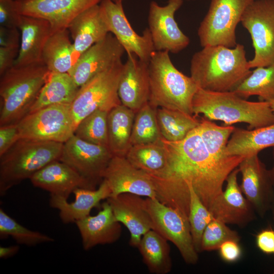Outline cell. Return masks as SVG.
<instances>
[{
  "mask_svg": "<svg viewBox=\"0 0 274 274\" xmlns=\"http://www.w3.org/2000/svg\"><path fill=\"white\" fill-rule=\"evenodd\" d=\"M79 88L69 74L50 72L29 113L49 106L71 105Z\"/></svg>",
  "mask_w": 274,
  "mask_h": 274,
  "instance_id": "obj_29",
  "label": "cell"
},
{
  "mask_svg": "<svg viewBox=\"0 0 274 274\" xmlns=\"http://www.w3.org/2000/svg\"><path fill=\"white\" fill-rule=\"evenodd\" d=\"M135 113L121 104L109 113L108 148L113 156L125 157L131 147L130 139Z\"/></svg>",
  "mask_w": 274,
  "mask_h": 274,
  "instance_id": "obj_28",
  "label": "cell"
},
{
  "mask_svg": "<svg viewBox=\"0 0 274 274\" xmlns=\"http://www.w3.org/2000/svg\"><path fill=\"white\" fill-rule=\"evenodd\" d=\"M190 77L199 88L215 91H233L251 73L244 46L202 47L190 62Z\"/></svg>",
  "mask_w": 274,
  "mask_h": 274,
  "instance_id": "obj_2",
  "label": "cell"
},
{
  "mask_svg": "<svg viewBox=\"0 0 274 274\" xmlns=\"http://www.w3.org/2000/svg\"><path fill=\"white\" fill-rule=\"evenodd\" d=\"M20 138L64 143L74 133L71 105L46 107L29 113L18 123Z\"/></svg>",
  "mask_w": 274,
  "mask_h": 274,
  "instance_id": "obj_10",
  "label": "cell"
},
{
  "mask_svg": "<svg viewBox=\"0 0 274 274\" xmlns=\"http://www.w3.org/2000/svg\"><path fill=\"white\" fill-rule=\"evenodd\" d=\"M102 178L111 190L110 197L128 193L157 198V193L149 175L134 166L125 157L113 156Z\"/></svg>",
  "mask_w": 274,
  "mask_h": 274,
  "instance_id": "obj_18",
  "label": "cell"
},
{
  "mask_svg": "<svg viewBox=\"0 0 274 274\" xmlns=\"http://www.w3.org/2000/svg\"><path fill=\"white\" fill-rule=\"evenodd\" d=\"M63 143L19 139L0 156V195L30 178L49 163L60 160Z\"/></svg>",
  "mask_w": 274,
  "mask_h": 274,
  "instance_id": "obj_6",
  "label": "cell"
},
{
  "mask_svg": "<svg viewBox=\"0 0 274 274\" xmlns=\"http://www.w3.org/2000/svg\"><path fill=\"white\" fill-rule=\"evenodd\" d=\"M114 216L129 231V245L138 248L142 236L153 229V224L147 211L146 200L141 196L124 193L107 199Z\"/></svg>",
  "mask_w": 274,
  "mask_h": 274,
  "instance_id": "obj_20",
  "label": "cell"
},
{
  "mask_svg": "<svg viewBox=\"0 0 274 274\" xmlns=\"http://www.w3.org/2000/svg\"><path fill=\"white\" fill-rule=\"evenodd\" d=\"M188 189L190 202L188 219L193 244L199 253L202 252L201 244L203 233L208 224L214 218L192 187L189 186Z\"/></svg>",
  "mask_w": 274,
  "mask_h": 274,
  "instance_id": "obj_39",
  "label": "cell"
},
{
  "mask_svg": "<svg viewBox=\"0 0 274 274\" xmlns=\"http://www.w3.org/2000/svg\"><path fill=\"white\" fill-rule=\"evenodd\" d=\"M162 139L154 143L132 146L125 157L134 166L148 175L158 173L165 166L167 160Z\"/></svg>",
  "mask_w": 274,
  "mask_h": 274,
  "instance_id": "obj_33",
  "label": "cell"
},
{
  "mask_svg": "<svg viewBox=\"0 0 274 274\" xmlns=\"http://www.w3.org/2000/svg\"><path fill=\"white\" fill-rule=\"evenodd\" d=\"M18 28L21 33L20 43L13 66L43 63V50L52 33L49 23L41 18L22 15Z\"/></svg>",
  "mask_w": 274,
  "mask_h": 274,
  "instance_id": "obj_25",
  "label": "cell"
},
{
  "mask_svg": "<svg viewBox=\"0 0 274 274\" xmlns=\"http://www.w3.org/2000/svg\"><path fill=\"white\" fill-rule=\"evenodd\" d=\"M19 139L20 138L17 124L0 126V156Z\"/></svg>",
  "mask_w": 274,
  "mask_h": 274,
  "instance_id": "obj_42",
  "label": "cell"
},
{
  "mask_svg": "<svg viewBox=\"0 0 274 274\" xmlns=\"http://www.w3.org/2000/svg\"><path fill=\"white\" fill-rule=\"evenodd\" d=\"M19 250V246L18 245L10 246L8 247H0V257L1 258H8L14 256L17 254Z\"/></svg>",
  "mask_w": 274,
  "mask_h": 274,
  "instance_id": "obj_47",
  "label": "cell"
},
{
  "mask_svg": "<svg viewBox=\"0 0 274 274\" xmlns=\"http://www.w3.org/2000/svg\"><path fill=\"white\" fill-rule=\"evenodd\" d=\"M242 175L241 189L256 214L263 218L271 210L274 190L270 170L254 154L245 157L238 166Z\"/></svg>",
  "mask_w": 274,
  "mask_h": 274,
  "instance_id": "obj_15",
  "label": "cell"
},
{
  "mask_svg": "<svg viewBox=\"0 0 274 274\" xmlns=\"http://www.w3.org/2000/svg\"><path fill=\"white\" fill-rule=\"evenodd\" d=\"M50 73L40 63L13 66L1 76L0 126L17 124L29 113Z\"/></svg>",
  "mask_w": 274,
  "mask_h": 274,
  "instance_id": "obj_5",
  "label": "cell"
},
{
  "mask_svg": "<svg viewBox=\"0 0 274 274\" xmlns=\"http://www.w3.org/2000/svg\"><path fill=\"white\" fill-rule=\"evenodd\" d=\"M145 200L153 230L173 243L187 264H196L198 253L193 244L188 216L156 198L147 197Z\"/></svg>",
  "mask_w": 274,
  "mask_h": 274,
  "instance_id": "obj_11",
  "label": "cell"
},
{
  "mask_svg": "<svg viewBox=\"0 0 274 274\" xmlns=\"http://www.w3.org/2000/svg\"><path fill=\"white\" fill-rule=\"evenodd\" d=\"M254 0H211L197 34L202 47H234L235 30L246 8Z\"/></svg>",
  "mask_w": 274,
  "mask_h": 274,
  "instance_id": "obj_8",
  "label": "cell"
},
{
  "mask_svg": "<svg viewBox=\"0 0 274 274\" xmlns=\"http://www.w3.org/2000/svg\"><path fill=\"white\" fill-rule=\"evenodd\" d=\"M80 232L83 248L89 250L100 245L117 242L122 232L121 223L116 220L107 201L97 214L89 215L75 223Z\"/></svg>",
  "mask_w": 274,
  "mask_h": 274,
  "instance_id": "obj_23",
  "label": "cell"
},
{
  "mask_svg": "<svg viewBox=\"0 0 274 274\" xmlns=\"http://www.w3.org/2000/svg\"><path fill=\"white\" fill-rule=\"evenodd\" d=\"M19 47L0 46V75L14 66Z\"/></svg>",
  "mask_w": 274,
  "mask_h": 274,
  "instance_id": "obj_45",
  "label": "cell"
},
{
  "mask_svg": "<svg viewBox=\"0 0 274 274\" xmlns=\"http://www.w3.org/2000/svg\"><path fill=\"white\" fill-rule=\"evenodd\" d=\"M258 249L266 254H274V230L267 228L260 231L256 237Z\"/></svg>",
  "mask_w": 274,
  "mask_h": 274,
  "instance_id": "obj_44",
  "label": "cell"
},
{
  "mask_svg": "<svg viewBox=\"0 0 274 274\" xmlns=\"http://www.w3.org/2000/svg\"><path fill=\"white\" fill-rule=\"evenodd\" d=\"M193 113L210 120H219L224 125L238 122L253 129L274 123V112L269 102L250 101L234 91L215 92L197 89L192 100Z\"/></svg>",
  "mask_w": 274,
  "mask_h": 274,
  "instance_id": "obj_3",
  "label": "cell"
},
{
  "mask_svg": "<svg viewBox=\"0 0 274 274\" xmlns=\"http://www.w3.org/2000/svg\"><path fill=\"white\" fill-rule=\"evenodd\" d=\"M99 6L109 32L115 36L127 54H134L141 60L149 62L155 50L148 28L142 35L138 34L126 16L122 3L102 0Z\"/></svg>",
  "mask_w": 274,
  "mask_h": 274,
  "instance_id": "obj_14",
  "label": "cell"
},
{
  "mask_svg": "<svg viewBox=\"0 0 274 274\" xmlns=\"http://www.w3.org/2000/svg\"><path fill=\"white\" fill-rule=\"evenodd\" d=\"M124 52L117 39L109 32L78 57L69 74L80 87L96 75L121 61Z\"/></svg>",
  "mask_w": 274,
  "mask_h": 274,
  "instance_id": "obj_17",
  "label": "cell"
},
{
  "mask_svg": "<svg viewBox=\"0 0 274 274\" xmlns=\"http://www.w3.org/2000/svg\"><path fill=\"white\" fill-rule=\"evenodd\" d=\"M241 22L250 34L254 49L249 67L274 64V0H254L245 9Z\"/></svg>",
  "mask_w": 274,
  "mask_h": 274,
  "instance_id": "obj_9",
  "label": "cell"
},
{
  "mask_svg": "<svg viewBox=\"0 0 274 274\" xmlns=\"http://www.w3.org/2000/svg\"><path fill=\"white\" fill-rule=\"evenodd\" d=\"M156 110L148 102L135 113L130 139L131 146L154 143L161 140Z\"/></svg>",
  "mask_w": 274,
  "mask_h": 274,
  "instance_id": "obj_36",
  "label": "cell"
},
{
  "mask_svg": "<svg viewBox=\"0 0 274 274\" xmlns=\"http://www.w3.org/2000/svg\"><path fill=\"white\" fill-rule=\"evenodd\" d=\"M274 147V123L253 129L234 128L227 145L228 156L244 157Z\"/></svg>",
  "mask_w": 274,
  "mask_h": 274,
  "instance_id": "obj_27",
  "label": "cell"
},
{
  "mask_svg": "<svg viewBox=\"0 0 274 274\" xmlns=\"http://www.w3.org/2000/svg\"><path fill=\"white\" fill-rule=\"evenodd\" d=\"M156 117L162 137L169 142L183 140L200 123L193 115L164 108H157Z\"/></svg>",
  "mask_w": 274,
  "mask_h": 274,
  "instance_id": "obj_32",
  "label": "cell"
},
{
  "mask_svg": "<svg viewBox=\"0 0 274 274\" xmlns=\"http://www.w3.org/2000/svg\"><path fill=\"white\" fill-rule=\"evenodd\" d=\"M241 237L224 222L214 218L206 227L202 236L201 251L218 250L225 242L233 240L239 242Z\"/></svg>",
  "mask_w": 274,
  "mask_h": 274,
  "instance_id": "obj_40",
  "label": "cell"
},
{
  "mask_svg": "<svg viewBox=\"0 0 274 274\" xmlns=\"http://www.w3.org/2000/svg\"><path fill=\"white\" fill-rule=\"evenodd\" d=\"M18 28L0 26V46L19 47L21 35Z\"/></svg>",
  "mask_w": 274,
  "mask_h": 274,
  "instance_id": "obj_46",
  "label": "cell"
},
{
  "mask_svg": "<svg viewBox=\"0 0 274 274\" xmlns=\"http://www.w3.org/2000/svg\"><path fill=\"white\" fill-rule=\"evenodd\" d=\"M273 273H274V272H273Z\"/></svg>",
  "mask_w": 274,
  "mask_h": 274,
  "instance_id": "obj_51",
  "label": "cell"
},
{
  "mask_svg": "<svg viewBox=\"0 0 274 274\" xmlns=\"http://www.w3.org/2000/svg\"><path fill=\"white\" fill-rule=\"evenodd\" d=\"M149 272L166 274L172 267L170 247L168 241L151 229L142 237L138 248Z\"/></svg>",
  "mask_w": 274,
  "mask_h": 274,
  "instance_id": "obj_31",
  "label": "cell"
},
{
  "mask_svg": "<svg viewBox=\"0 0 274 274\" xmlns=\"http://www.w3.org/2000/svg\"><path fill=\"white\" fill-rule=\"evenodd\" d=\"M12 237L18 244L33 246L54 241L51 237L41 232L30 230L21 225L0 209V238Z\"/></svg>",
  "mask_w": 274,
  "mask_h": 274,
  "instance_id": "obj_38",
  "label": "cell"
},
{
  "mask_svg": "<svg viewBox=\"0 0 274 274\" xmlns=\"http://www.w3.org/2000/svg\"><path fill=\"white\" fill-rule=\"evenodd\" d=\"M272 157H273V166H272V168L270 169V173L271 181H272L273 190H274V147H273V149H272ZM271 210H272V216H273V219L274 220V200H273V202Z\"/></svg>",
  "mask_w": 274,
  "mask_h": 274,
  "instance_id": "obj_48",
  "label": "cell"
},
{
  "mask_svg": "<svg viewBox=\"0 0 274 274\" xmlns=\"http://www.w3.org/2000/svg\"><path fill=\"white\" fill-rule=\"evenodd\" d=\"M69 34L67 29L54 32L44 46L42 60L50 72L69 74L76 61Z\"/></svg>",
  "mask_w": 274,
  "mask_h": 274,
  "instance_id": "obj_30",
  "label": "cell"
},
{
  "mask_svg": "<svg viewBox=\"0 0 274 274\" xmlns=\"http://www.w3.org/2000/svg\"><path fill=\"white\" fill-rule=\"evenodd\" d=\"M108 112L97 110L76 126L74 135L91 144L108 147Z\"/></svg>",
  "mask_w": 274,
  "mask_h": 274,
  "instance_id": "obj_37",
  "label": "cell"
},
{
  "mask_svg": "<svg viewBox=\"0 0 274 274\" xmlns=\"http://www.w3.org/2000/svg\"><path fill=\"white\" fill-rule=\"evenodd\" d=\"M124 63L122 60L99 73L79 88L71 105L75 128L85 117L97 110L109 112L122 104L118 90Z\"/></svg>",
  "mask_w": 274,
  "mask_h": 274,
  "instance_id": "obj_7",
  "label": "cell"
},
{
  "mask_svg": "<svg viewBox=\"0 0 274 274\" xmlns=\"http://www.w3.org/2000/svg\"><path fill=\"white\" fill-rule=\"evenodd\" d=\"M112 1L115 3H122L123 1L124 0H112Z\"/></svg>",
  "mask_w": 274,
  "mask_h": 274,
  "instance_id": "obj_50",
  "label": "cell"
},
{
  "mask_svg": "<svg viewBox=\"0 0 274 274\" xmlns=\"http://www.w3.org/2000/svg\"><path fill=\"white\" fill-rule=\"evenodd\" d=\"M73 194L75 200L71 202L65 198L50 195V206L59 211L60 219L64 224L75 223L90 215L93 208L111 196V192L106 181L102 180L95 189L78 188Z\"/></svg>",
  "mask_w": 274,
  "mask_h": 274,
  "instance_id": "obj_24",
  "label": "cell"
},
{
  "mask_svg": "<svg viewBox=\"0 0 274 274\" xmlns=\"http://www.w3.org/2000/svg\"><path fill=\"white\" fill-rule=\"evenodd\" d=\"M67 29L73 40L76 59L82 53L104 39L109 33L99 4L80 14L71 22Z\"/></svg>",
  "mask_w": 274,
  "mask_h": 274,
  "instance_id": "obj_26",
  "label": "cell"
},
{
  "mask_svg": "<svg viewBox=\"0 0 274 274\" xmlns=\"http://www.w3.org/2000/svg\"><path fill=\"white\" fill-rule=\"evenodd\" d=\"M233 91L244 99L257 95L260 101L273 100L274 64L256 67Z\"/></svg>",
  "mask_w": 274,
  "mask_h": 274,
  "instance_id": "obj_34",
  "label": "cell"
},
{
  "mask_svg": "<svg viewBox=\"0 0 274 274\" xmlns=\"http://www.w3.org/2000/svg\"><path fill=\"white\" fill-rule=\"evenodd\" d=\"M269 105L272 110V111L274 112V99L269 102Z\"/></svg>",
  "mask_w": 274,
  "mask_h": 274,
  "instance_id": "obj_49",
  "label": "cell"
},
{
  "mask_svg": "<svg viewBox=\"0 0 274 274\" xmlns=\"http://www.w3.org/2000/svg\"><path fill=\"white\" fill-rule=\"evenodd\" d=\"M29 180L34 187L49 192L50 195L66 199L77 188L96 189L72 167L60 160L49 163Z\"/></svg>",
  "mask_w": 274,
  "mask_h": 274,
  "instance_id": "obj_22",
  "label": "cell"
},
{
  "mask_svg": "<svg viewBox=\"0 0 274 274\" xmlns=\"http://www.w3.org/2000/svg\"><path fill=\"white\" fill-rule=\"evenodd\" d=\"M218 250L221 258L226 262H236L241 258L242 255L239 242L233 240L225 242Z\"/></svg>",
  "mask_w": 274,
  "mask_h": 274,
  "instance_id": "obj_43",
  "label": "cell"
},
{
  "mask_svg": "<svg viewBox=\"0 0 274 274\" xmlns=\"http://www.w3.org/2000/svg\"><path fill=\"white\" fill-rule=\"evenodd\" d=\"M21 16L17 0H0L1 26L18 28Z\"/></svg>",
  "mask_w": 274,
  "mask_h": 274,
  "instance_id": "obj_41",
  "label": "cell"
},
{
  "mask_svg": "<svg viewBox=\"0 0 274 274\" xmlns=\"http://www.w3.org/2000/svg\"><path fill=\"white\" fill-rule=\"evenodd\" d=\"M235 127L232 125L219 126L210 120L203 117L197 127L202 142L210 154L219 160H226V149L229 138Z\"/></svg>",
  "mask_w": 274,
  "mask_h": 274,
  "instance_id": "obj_35",
  "label": "cell"
},
{
  "mask_svg": "<svg viewBox=\"0 0 274 274\" xmlns=\"http://www.w3.org/2000/svg\"><path fill=\"white\" fill-rule=\"evenodd\" d=\"M238 173L236 167L229 174L225 190L217 196L209 210L215 219L244 227L256 219V213L238 184Z\"/></svg>",
  "mask_w": 274,
  "mask_h": 274,
  "instance_id": "obj_19",
  "label": "cell"
},
{
  "mask_svg": "<svg viewBox=\"0 0 274 274\" xmlns=\"http://www.w3.org/2000/svg\"><path fill=\"white\" fill-rule=\"evenodd\" d=\"M150 95L153 107L193 115L192 100L198 88L191 77L179 71L167 51H154L148 62Z\"/></svg>",
  "mask_w": 274,
  "mask_h": 274,
  "instance_id": "obj_4",
  "label": "cell"
},
{
  "mask_svg": "<svg viewBox=\"0 0 274 274\" xmlns=\"http://www.w3.org/2000/svg\"><path fill=\"white\" fill-rule=\"evenodd\" d=\"M118 92L121 104L135 113L148 103L150 95L148 62L141 60L134 54H127Z\"/></svg>",
  "mask_w": 274,
  "mask_h": 274,
  "instance_id": "obj_21",
  "label": "cell"
},
{
  "mask_svg": "<svg viewBox=\"0 0 274 274\" xmlns=\"http://www.w3.org/2000/svg\"><path fill=\"white\" fill-rule=\"evenodd\" d=\"M112 156L108 147L86 142L74 134L63 143L60 161L96 188Z\"/></svg>",
  "mask_w": 274,
  "mask_h": 274,
  "instance_id": "obj_12",
  "label": "cell"
},
{
  "mask_svg": "<svg viewBox=\"0 0 274 274\" xmlns=\"http://www.w3.org/2000/svg\"><path fill=\"white\" fill-rule=\"evenodd\" d=\"M198 127V126H197ZM197 127L183 140L162 141L166 152V163L158 173L148 175L154 185L157 199L188 215L191 186L209 209L223 190L229 174L245 158L232 156L219 160L207 150Z\"/></svg>",
  "mask_w": 274,
  "mask_h": 274,
  "instance_id": "obj_1",
  "label": "cell"
},
{
  "mask_svg": "<svg viewBox=\"0 0 274 274\" xmlns=\"http://www.w3.org/2000/svg\"><path fill=\"white\" fill-rule=\"evenodd\" d=\"M184 0H168L164 6L152 1L148 11V29L155 51L178 53L190 43L189 38L180 29L175 19V13Z\"/></svg>",
  "mask_w": 274,
  "mask_h": 274,
  "instance_id": "obj_13",
  "label": "cell"
},
{
  "mask_svg": "<svg viewBox=\"0 0 274 274\" xmlns=\"http://www.w3.org/2000/svg\"><path fill=\"white\" fill-rule=\"evenodd\" d=\"M102 0H17L22 15L47 21L52 33L67 29L71 22L89 8Z\"/></svg>",
  "mask_w": 274,
  "mask_h": 274,
  "instance_id": "obj_16",
  "label": "cell"
}]
</instances>
